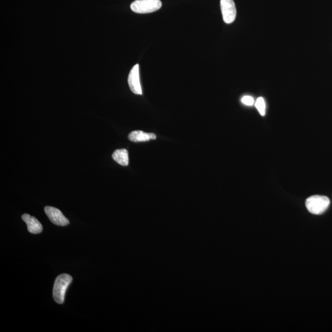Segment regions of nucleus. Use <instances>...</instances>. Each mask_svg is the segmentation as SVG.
Here are the masks:
<instances>
[{
    "mask_svg": "<svg viewBox=\"0 0 332 332\" xmlns=\"http://www.w3.org/2000/svg\"><path fill=\"white\" fill-rule=\"evenodd\" d=\"M127 81L131 91L134 94H138V95H142V90L141 81H140L139 64H136L131 69Z\"/></svg>",
    "mask_w": 332,
    "mask_h": 332,
    "instance_id": "obj_6",
    "label": "nucleus"
},
{
    "mask_svg": "<svg viewBox=\"0 0 332 332\" xmlns=\"http://www.w3.org/2000/svg\"><path fill=\"white\" fill-rule=\"evenodd\" d=\"M45 211L52 223L57 226L64 227L69 224V220L59 209L53 207L47 206L45 208Z\"/></svg>",
    "mask_w": 332,
    "mask_h": 332,
    "instance_id": "obj_5",
    "label": "nucleus"
},
{
    "mask_svg": "<svg viewBox=\"0 0 332 332\" xmlns=\"http://www.w3.org/2000/svg\"><path fill=\"white\" fill-rule=\"evenodd\" d=\"M72 277L67 274H62L57 277L53 287V298L55 301L62 304L65 300L67 289L72 282Z\"/></svg>",
    "mask_w": 332,
    "mask_h": 332,
    "instance_id": "obj_1",
    "label": "nucleus"
},
{
    "mask_svg": "<svg viewBox=\"0 0 332 332\" xmlns=\"http://www.w3.org/2000/svg\"><path fill=\"white\" fill-rule=\"evenodd\" d=\"M241 101L244 103V104L248 106H252L254 105V98L249 96H244L241 99Z\"/></svg>",
    "mask_w": 332,
    "mask_h": 332,
    "instance_id": "obj_11",
    "label": "nucleus"
},
{
    "mask_svg": "<svg viewBox=\"0 0 332 332\" xmlns=\"http://www.w3.org/2000/svg\"><path fill=\"white\" fill-rule=\"evenodd\" d=\"M113 159L116 162L123 166H126L129 164L128 151L126 149H119L115 150L112 154Z\"/></svg>",
    "mask_w": 332,
    "mask_h": 332,
    "instance_id": "obj_9",
    "label": "nucleus"
},
{
    "mask_svg": "<svg viewBox=\"0 0 332 332\" xmlns=\"http://www.w3.org/2000/svg\"><path fill=\"white\" fill-rule=\"evenodd\" d=\"M22 218L26 222L30 233L39 234L42 232V225L35 217L29 214H24L22 216Z\"/></svg>",
    "mask_w": 332,
    "mask_h": 332,
    "instance_id": "obj_7",
    "label": "nucleus"
},
{
    "mask_svg": "<svg viewBox=\"0 0 332 332\" xmlns=\"http://www.w3.org/2000/svg\"><path fill=\"white\" fill-rule=\"evenodd\" d=\"M162 7L160 0H136L130 5L131 10L138 14L153 13Z\"/></svg>",
    "mask_w": 332,
    "mask_h": 332,
    "instance_id": "obj_3",
    "label": "nucleus"
},
{
    "mask_svg": "<svg viewBox=\"0 0 332 332\" xmlns=\"http://www.w3.org/2000/svg\"><path fill=\"white\" fill-rule=\"evenodd\" d=\"M222 16L225 23L234 22L236 17V8L233 0H220Z\"/></svg>",
    "mask_w": 332,
    "mask_h": 332,
    "instance_id": "obj_4",
    "label": "nucleus"
},
{
    "mask_svg": "<svg viewBox=\"0 0 332 332\" xmlns=\"http://www.w3.org/2000/svg\"><path fill=\"white\" fill-rule=\"evenodd\" d=\"M255 107L257 108L259 113L261 116H264L265 110H266V104H265L264 100L263 97H259L256 100Z\"/></svg>",
    "mask_w": 332,
    "mask_h": 332,
    "instance_id": "obj_10",
    "label": "nucleus"
},
{
    "mask_svg": "<svg viewBox=\"0 0 332 332\" xmlns=\"http://www.w3.org/2000/svg\"><path fill=\"white\" fill-rule=\"evenodd\" d=\"M129 141L133 142H141L150 141L157 139L154 133H146L142 130H135L128 136Z\"/></svg>",
    "mask_w": 332,
    "mask_h": 332,
    "instance_id": "obj_8",
    "label": "nucleus"
},
{
    "mask_svg": "<svg viewBox=\"0 0 332 332\" xmlns=\"http://www.w3.org/2000/svg\"><path fill=\"white\" fill-rule=\"evenodd\" d=\"M330 203V200L327 196L315 195L307 198L306 206L307 211L312 214L320 215L326 211Z\"/></svg>",
    "mask_w": 332,
    "mask_h": 332,
    "instance_id": "obj_2",
    "label": "nucleus"
}]
</instances>
